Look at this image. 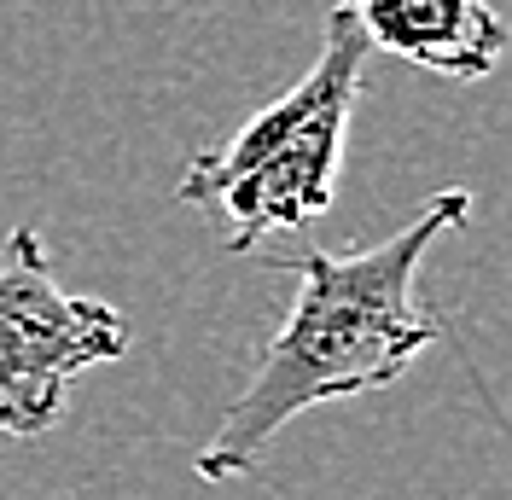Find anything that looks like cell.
I'll list each match as a JSON object with an SVG mask.
<instances>
[{"mask_svg":"<svg viewBox=\"0 0 512 500\" xmlns=\"http://www.w3.org/2000/svg\"><path fill=\"white\" fill-rule=\"evenodd\" d=\"M367 53L373 41L361 18L350 0H338L326 12L315 64L280 99L251 111L222 146L198 152L181 169L175 198L222 221V245L233 256L262 250L268 233H303L332 210Z\"/></svg>","mask_w":512,"mask_h":500,"instance_id":"2","label":"cell"},{"mask_svg":"<svg viewBox=\"0 0 512 500\" xmlns=\"http://www.w3.org/2000/svg\"><path fill=\"white\" fill-rule=\"evenodd\" d=\"M123 309L76 297L53 280L35 227H12L0 245V437L35 442L64 419L70 384L123 361Z\"/></svg>","mask_w":512,"mask_h":500,"instance_id":"3","label":"cell"},{"mask_svg":"<svg viewBox=\"0 0 512 500\" xmlns=\"http://www.w3.org/2000/svg\"><path fill=\"white\" fill-rule=\"evenodd\" d=\"M367 41L431 76L478 82L507 53V24L489 0H350Z\"/></svg>","mask_w":512,"mask_h":500,"instance_id":"4","label":"cell"},{"mask_svg":"<svg viewBox=\"0 0 512 500\" xmlns=\"http://www.w3.org/2000/svg\"><path fill=\"white\" fill-rule=\"evenodd\" d=\"M466 216H472V192L443 187L379 245L309 250L286 262L297 274V303L274 332V344L262 349L251 384L233 396L222 425L198 448L192 471L204 483H233L256 471L268 442L297 413L390 390L443 338V320L414 297V285L431 245Z\"/></svg>","mask_w":512,"mask_h":500,"instance_id":"1","label":"cell"}]
</instances>
